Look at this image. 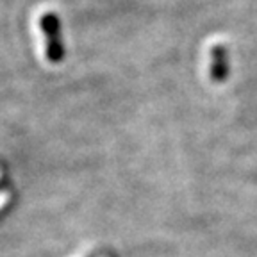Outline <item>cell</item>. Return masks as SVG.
I'll list each match as a JSON object with an SVG mask.
<instances>
[{"label":"cell","mask_w":257,"mask_h":257,"mask_svg":"<svg viewBox=\"0 0 257 257\" xmlns=\"http://www.w3.org/2000/svg\"><path fill=\"white\" fill-rule=\"evenodd\" d=\"M41 29L48 32V43H47V57L50 61H59L61 56H63V50H61L59 45V34H57V22L54 16L47 15L41 18Z\"/></svg>","instance_id":"1"},{"label":"cell","mask_w":257,"mask_h":257,"mask_svg":"<svg viewBox=\"0 0 257 257\" xmlns=\"http://www.w3.org/2000/svg\"><path fill=\"white\" fill-rule=\"evenodd\" d=\"M9 197H11V195H9L8 191L0 193V211H2V209H4L6 205H8V202H9Z\"/></svg>","instance_id":"2"},{"label":"cell","mask_w":257,"mask_h":257,"mask_svg":"<svg viewBox=\"0 0 257 257\" xmlns=\"http://www.w3.org/2000/svg\"><path fill=\"white\" fill-rule=\"evenodd\" d=\"M0 177H2V173H0Z\"/></svg>","instance_id":"3"}]
</instances>
